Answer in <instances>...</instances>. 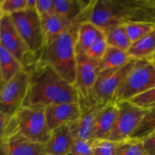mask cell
Segmentation results:
<instances>
[{"mask_svg":"<svg viewBox=\"0 0 155 155\" xmlns=\"http://www.w3.org/2000/svg\"><path fill=\"white\" fill-rule=\"evenodd\" d=\"M27 8V0H1L0 10L2 15H12Z\"/></svg>","mask_w":155,"mask_h":155,"instance_id":"cell-27","label":"cell"},{"mask_svg":"<svg viewBox=\"0 0 155 155\" xmlns=\"http://www.w3.org/2000/svg\"><path fill=\"white\" fill-rule=\"evenodd\" d=\"M108 45L106 41L105 36L100 38L96 41L92 46L90 47L88 51L86 52V55L89 56L91 58L100 61L102 59L103 56L105 54Z\"/></svg>","mask_w":155,"mask_h":155,"instance_id":"cell-29","label":"cell"},{"mask_svg":"<svg viewBox=\"0 0 155 155\" xmlns=\"http://www.w3.org/2000/svg\"><path fill=\"white\" fill-rule=\"evenodd\" d=\"M105 39L108 46L126 51H127L132 44L124 24L115 26L105 32Z\"/></svg>","mask_w":155,"mask_h":155,"instance_id":"cell-22","label":"cell"},{"mask_svg":"<svg viewBox=\"0 0 155 155\" xmlns=\"http://www.w3.org/2000/svg\"><path fill=\"white\" fill-rule=\"evenodd\" d=\"M127 53L133 60L149 59L155 54V29L136 42H133Z\"/></svg>","mask_w":155,"mask_h":155,"instance_id":"cell-19","label":"cell"},{"mask_svg":"<svg viewBox=\"0 0 155 155\" xmlns=\"http://www.w3.org/2000/svg\"><path fill=\"white\" fill-rule=\"evenodd\" d=\"M155 87V67L148 59L137 60L132 71L122 82L113 101H130Z\"/></svg>","mask_w":155,"mask_h":155,"instance_id":"cell-4","label":"cell"},{"mask_svg":"<svg viewBox=\"0 0 155 155\" xmlns=\"http://www.w3.org/2000/svg\"><path fill=\"white\" fill-rule=\"evenodd\" d=\"M147 155H155V131L142 140Z\"/></svg>","mask_w":155,"mask_h":155,"instance_id":"cell-32","label":"cell"},{"mask_svg":"<svg viewBox=\"0 0 155 155\" xmlns=\"http://www.w3.org/2000/svg\"><path fill=\"white\" fill-rule=\"evenodd\" d=\"M2 84H3V83H0V92H1V89H2Z\"/></svg>","mask_w":155,"mask_h":155,"instance_id":"cell-37","label":"cell"},{"mask_svg":"<svg viewBox=\"0 0 155 155\" xmlns=\"http://www.w3.org/2000/svg\"><path fill=\"white\" fill-rule=\"evenodd\" d=\"M23 68L29 77L28 89L23 107L45 109L52 104L80 101L75 86L61 77L45 61L32 58Z\"/></svg>","mask_w":155,"mask_h":155,"instance_id":"cell-1","label":"cell"},{"mask_svg":"<svg viewBox=\"0 0 155 155\" xmlns=\"http://www.w3.org/2000/svg\"><path fill=\"white\" fill-rule=\"evenodd\" d=\"M41 21L45 43L53 38L71 30L74 26L80 25L81 24V22L71 21L56 14L49 16L42 17L41 18Z\"/></svg>","mask_w":155,"mask_h":155,"instance_id":"cell-18","label":"cell"},{"mask_svg":"<svg viewBox=\"0 0 155 155\" xmlns=\"http://www.w3.org/2000/svg\"><path fill=\"white\" fill-rule=\"evenodd\" d=\"M70 155H94L92 142L74 139Z\"/></svg>","mask_w":155,"mask_h":155,"instance_id":"cell-30","label":"cell"},{"mask_svg":"<svg viewBox=\"0 0 155 155\" xmlns=\"http://www.w3.org/2000/svg\"><path fill=\"white\" fill-rule=\"evenodd\" d=\"M79 26H74L71 30L48 41L39 57L49 64L61 77L74 86L76 82V41Z\"/></svg>","mask_w":155,"mask_h":155,"instance_id":"cell-2","label":"cell"},{"mask_svg":"<svg viewBox=\"0 0 155 155\" xmlns=\"http://www.w3.org/2000/svg\"><path fill=\"white\" fill-rule=\"evenodd\" d=\"M120 5L119 2L93 1L89 8L88 21L105 33L112 27L123 24V8Z\"/></svg>","mask_w":155,"mask_h":155,"instance_id":"cell-10","label":"cell"},{"mask_svg":"<svg viewBox=\"0 0 155 155\" xmlns=\"http://www.w3.org/2000/svg\"><path fill=\"white\" fill-rule=\"evenodd\" d=\"M11 18L30 52L34 56L40 53L45 41L41 18L36 9L26 8L11 15Z\"/></svg>","mask_w":155,"mask_h":155,"instance_id":"cell-5","label":"cell"},{"mask_svg":"<svg viewBox=\"0 0 155 155\" xmlns=\"http://www.w3.org/2000/svg\"><path fill=\"white\" fill-rule=\"evenodd\" d=\"M137 107L145 110H149L155 107V87L130 100Z\"/></svg>","mask_w":155,"mask_h":155,"instance_id":"cell-26","label":"cell"},{"mask_svg":"<svg viewBox=\"0 0 155 155\" xmlns=\"http://www.w3.org/2000/svg\"><path fill=\"white\" fill-rule=\"evenodd\" d=\"M117 112V104L114 101L100 107L95 117L92 141L108 138L114 125Z\"/></svg>","mask_w":155,"mask_h":155,"instance_id":"cell-15","label":"cell"},{"mask_svg":"<svg viewBox=\"0 0 155 155\" xmlns=\"http://www.w3.org/2000/svg\"><path fill=\"white\" fill-rule=\"evenodd\" d=\"M0 155H3V153H2V151L1 146H0Z\"/></svg>","mask_w":155,"mask_h":155,"instance_id":"cell-38","label":"cell"},{"mask_svg":"<svg viewBox=\"0 0 155 155\" xmlns=\"http://www.w3.org/2000/svg\"><path fill=\"white\" fill-rule=\"evenodd\" d=\"M0 2H1V0H0ZM2 16V12H1V10H0V18H1V17Z\"/></svg>","mask_w":155,"mask_h":155,"instance_id":"cell-39","label":"cell"},{"mask_svg":"<svg viewBox=\"0 0 155 155\" xmlns=\"http://www.w3.org/2000/svg\"><path fill=\"white\" fill-rule=\"evenodd\" d=\"M45 120L50 132L58 127L70 125L80 116L81 107L79 102L52 104L44 109Z\"/></svg>","mask_w":155,"mask_h":155,"instance_id":"cell-12","label":"cell"},{"mask_svg":"<svg viewBox=\"0 0 155 155\" xmlns=\"http://www.w3.org/2000/svg\"><path fill=\"white\" fill-rule=\"evenodd\" d=\"M101 72L98 61L86 54H77V71L74 86L79 93L80 102L90 103L91 94Z\"/></svg>","mask_w":155,"mask_h":155,"instance_id":"cell-9","label":"cell"},{"mask_svg":"<svg viewBox=\"0 0 155 155\" xmlns=\"http://www.w3.org/2000/svg\"><path fill=\"white\" fill-rule=\"evenodd\" d=\"M94 155H114L117 142L106 139H96L92 141Z\"/></svg>","mask_w":155,"mask_h":155,"instance_id":"cell-28","label":"cell"},{"mask_svg":"<svg viewBox=\"0 0 155 155\" xmlns=\"http://www.w3.org/2000/svg\"><path fill=\"white\" fill-rule=\"evenodd\" d=\"M14 133H19L33 142L46 143L51 132L47 126L44 109L21 107L9 119L5 137Z\"/></svg>","mask_w":155,"mask_h":155,"instance_id":"cell-3","label":"cell"},{"mask_svg":"<svg viewBox=\"0 0 155 155\" xmlns=\"http://www.w3.org/2000/svg\"><path fill=\"white\" fill-rule=\"evenodd\" d=\"M81 107L80 116L75 122L70 124V130L74 139L91 141L93 139L94 125L97 112L102 105L79 101Z\"/></svg>","mask_w":155,"mask_h":155,"instance_id":"cell-14","label":"cell"},{"mask_svg":"<svg viewBox=\"0 0 155 155\" xmlns=\"http://www.w3.org/2000/svg\"><path fill=\"white\" fill-rule=\"evenodd\" d=\"M36 0H27V8L36 9Z\"/></svg>","mask_w":155,"mask_h":155,"instance_id":"cell-34","label":"cell"},{"mask_svg":"<svg viewBox=\"0 0 155 155\" xmlns=\"http://www.w3.org/2000/svg\"><path fill=\"white\" fill-rule=\"evenodd\" d=\"M117 104V115L111 133L106 139L114 142L130 139L148 110L137 107L130 101H120Z\"/></svg>","mask_w":155,"mask_h":155,"instance_id":"cell-7","label":"cell"},{"mask_svg":"<svg viewBox=\"0 0 155 155\" xmlns=\"http://www.w3.org/2000/svg\"><path fill=\"white\" fill-rule=\"evenodd\" d=\"M0 83H3L2 80V75H1V71H0Z\"/></svg>","mask_w":155,"mask_h":155,"instance_id":"cell-36","label":"cell"},{"mask_svg":"<svg viewBox=\"0 0 155 155\" xmlns=\"http://www.w3.org/2000/svg\"><path fill=\"white\" fill-rule=\"evenodd\" d=\"M155 131V107L149 109L130 139L142 140Z\"/></svg>","mask_w":155,"mask_h":155,"instance_id":"cell-24","label":"cell"},{"mask_svg":"<svg viewBox=\"0 0 155 155\" xmlns=\"http://www.w3.org/2000/svg\"><path fill=\"white\" fill-rule=\"evenodd\" d=\"M136 61L137 60L132 59L122 68L101 71L91 94V102L96 105H104L113 101L117 91Z\"/></svg>","mask_w":155,"mask_h":155,"instance_id":"cell-6","label":"cell"},{"mask_svg":"<svg viewBox=\"0 0 155 155\" xmlns=\"http://www.w3.org/2000/svg\"><path fill=\"white\" fill-rule=\"evenodd\" d=\"M22 69V64L8 50L0 45V71L3 83L9 81Z\"/></svg>","mask_w":155,"mask_h":155,"instance_id":"cell-20","label":"cell"},{"mask_svg":"<svg viewBox=\"0 0 155 155\" xmlns=\"http://www.w3.org/2000/svg\"><path fill=\"white\" fill-rule=\"evenodd\" d=\"M127 35L131 42H136L155 29V24L146 21H127L124 23Z\"/></svg>","mask_w":155,"mask_h":155,"instance_id":"cell-23","label":"cell"},{"mask_svg":"<svg viewBox=\"0 0 155 155\" xmlns=\"http://www.w3.org/2000/svg\"><path fill=\"white\" fill-rule=\"evenodd\" d=\"M28 84V74L24 68L9 81L3 83L0 92V110L9 119L23 107Z\"/></svg>","mask_w":155,"mask_h":155,"instance_id":"cell-8","label":"cell"},{"mask_svg":"<svg viewBox=\"0 0 155 155\" xmlns=\"http://www.w3.org/2000/svg\"><path fill=\"white\" fill-rule=\"evenodd\" d=\"M127 51L108 46L102 59L99 61L101 71L122 68L131 61Z\"/></svg>","mask_w":155,"mask_h":155,"instance_id":"cell-21","label":"cell"},{"mask_svg":"<svg viewBox=\"0 0 155 155\" xmlns=\"http://www.w3.org/2000/svg\"><path fill=\"white\" fill-rule=\"evenodd\" d=\"M104 36V32L90 21H86L81 23L78 27L76 41L77 54H86L90 47L98 39Z\"/></svg>","mask_w":155,"mask_h":155,"instance_id":"cell-17","label":"cell"},{"mask_svg":"<svg viewBox=\"0 0 155 155\" xmlns=\"http://www.w3.org/2000/svg\"><path fill=\"white\" fill-rule=\"evenodd\" d=\"M0 45L8 50L23 66L33 55L15 28L10 15L0 18Z\"/></svg>","mask_w":155,"mask_h":155,"instance_id":"cell-11","label":"cell"},{"mask_svg":"<svg viewBox=\"0 0 155 155\" xmlns=\"http://www.w3.org/2000/svg\"><path fill=\"white\" fill-rule=\"evenodd\" d=\"M0 146L3 155H47L45 144L33 142L17 133L7 135Z\"/></svg>","mask_w":155,"mask_h":155,"instance_id":"cell-13","label":"cell"},{"mask_svg":"<svg viewBox=\"0 0 155 155\" xmlns=\"http://www.w3.org/2000/svg\"><path fill=\"white\" fill-rule=\"evenodd\" d=\"M73 138L69 125L62 126L51 132L45 143L47 155H70Z\"/></svg>","mask_w":155,"mask_h":155,"instance_id":"cell-16","label":"cell"},{"mask_svg":"<svg viewBox=\"0 0 155 155\" xmlns=\"http://www.w3.org/2000/svg\"><path fill=\"white\" fill-rule=\"evenodd\" d=\"M36 10L40 18L55 15L54 0H36Z\"/></svg>","mask_w":155,"mask_h":155,"instance_id":"cell-31","label":"cell"},{"mask_svg":"<svg viewBox=\"0 0 155 155\" xmlns=\"http://www.w3.org/2000/svg\"><path fill=\"white\" fill-rule=\"evenodd\" d=\"M114 155H147L142 140L130 139L117 142Z\"/></svg>","mask_w":155,"mask_h":155,"instance_id":"cell-25","label":"cell"},{"mask_svg":"<svg viewBox=\"0 0 155 155\" xmlns=\"http://www.w3.org/2000/svg\"><path fill=\"white\" fill-rule=\"evenodd\" d=\"M148 60L149 61H151V63H152V64L155 67V54L154 56H152L151 58H150L149 59H148Z\"/></svg>","mask_w":155,"mask_h":155,"instance_id":"cell-35","label":"cell"},{"mask_svg":"<svg viewBox=\"0 0 155 155\" xmlns=\"http://www.w3.org/2000/svg\"><path fill=\"white\" fill-rule=\"evenodd\" d=\"M9 118H8L0 110V142L3 140L5 136L6 129L8 124Z\"/></svg>","mask_w":155,"mask_h":155,"instance_id":"cell-33","label":"cell"}]
</instances>
